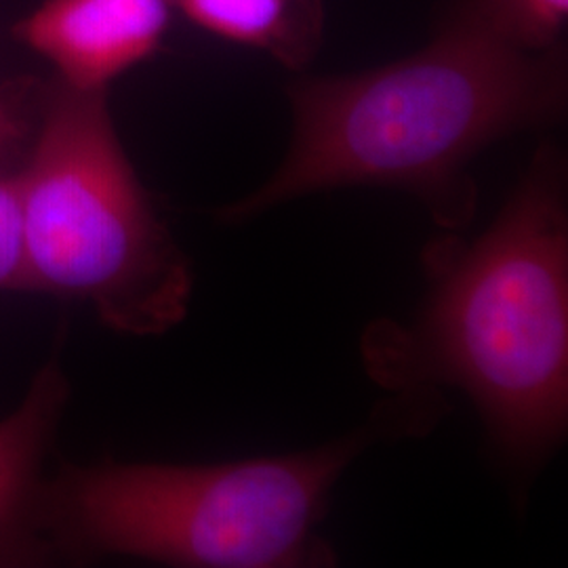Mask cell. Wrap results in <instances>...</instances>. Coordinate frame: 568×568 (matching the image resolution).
<instances>
[{"instance_id": "obj_9", "label": "cell", "mask_w": 568, "mask_h": 568, "mask_svg": "<svg viewBox=\"0 0 568 568\" xmlns=\"http://www.w3.org/2000/svg\"><path fill=\"white\" fill-rule=\"evenodd\" d=\"M23 225L16 178H0V288L23 286Z\"/></svg>"}, {"instance_id": "obj_3", "label": "cell", "mask_w": 568, "mask_h": 568, "mask_svg": "<svg viewBox=\"0 0 568 568\" xmlns=\"http://www.w3.org/2000/svg\"><path fill=\"white\" fill-rule=\"evenodd\" d=\"M447 408L434 389L394 392L363 426L302 453L74 467L61 480V525L84 551L171 567H333L316 528L345 469L379 440L426 436Z\"/></svg>"}, {"instance_id": "obj_5", "label": "cell", "mask_w": 568, "mask_h": 568, "mask_svg": "<svg viewBox=\"0 0 568 568\" xmlns=\"http://www.w3.org/2000/svg\"><path fill=\"white\" fill-rule=\"evenodd\" d=\"M173 9V0H44L16 37L51 61L65 87L105 91L161 49Z\"/></svg>"}, {"instance_id": "obj_7", "label": "cell", "mask_w": 568, "mask_h": 568, "mask_svg": "<svg viewBox=\"0 0 568 568\" xmlns=\"http://www.w3.org/2000/svg\"><path fill=\"white\" fill-rule=\"evenodd\" d=\"M63 400V375L49 365L37 375L20 406L0 419V532L18 518L34 488Z\"/></svg>"}, {"instance_id": "obj_6", "label": "cell", "mask_w": 568, "mask_h": 568, "mask_svg": "<svg viewBox=\"0 0 568 568\" xmlns=\"http://www.w3.org/2000/svg\"><path fill=\"white\" fill-rule=\"evenodd\" d=\"M206 32L262 51L288 70H304L325 41L323 0H173Z\"/></svg>"}, {"instance_id": "obj_8", "label": "cell", "mask_w": 568, "mask_h": 568, "mask_svg": "<svg viewBox=\"0 0 568 568\" xmlns=\"http://www.w3.org/2000/svg\"><path fill=\"white\" fill-rule=\"evenodd\" d=\"M504 39L525 49L544 51L560 44L568 0H464Z\"/></svg>"}, {"instance_id": "obj_1", "label": "cell", "mask_w": 568, "mask_h": 568, "mask_svg": "<svg viewBox=\"0 0 568 568\" xmlns=\"http://www.w3.org/2000/svg\"><path fill=\"white\" fill-rule=\"evenodd\" d=\"M291 145L267 182L220 209L244 224L316 192L396 187L447 232L478 209L469 166L523 131L546 129L567 110L565 47L525 49L457 0L424 49L354 74L291 82Z\"/></svg>"}, {"instance_id": "obj_2", "label": "cell", "mask_w": 568, "mask_h": 568, "mask_svg": "<svg viewBox=\"0 0 568 568\" xmlns=\"http://www.w3.org/2000/svg\"><path fill=\"white\" fill-rule=\"evenodd\" d=\"M426 302L361 337L368 377L389 392L457 387L509 466H541L568 427L567 161L541 143L497 220L424 248Z\"/></svg>"}, {"instance_id": "obj_10", "label": "cell", "mask_w": 568, "mask_h": 568, "mask_svg": "<svg viewBox=\"0 0 568 568\" xmlns=\"http://www.w3.org/2000/svg\"><path fill=\"white\" fill-rule=\"evenodd\" d=\"M13 135H16V122L9 116L4 103L0 100V152L7 143L13 140Z\"/></svg>"}, {"instance_id": "obj_4", "label": "cell", "mask_w": 568, "mask_h": 568, "mask_svg": "<svg viewBox=\"0 0 568 568\" xmlns=\"http://www.w3.org/2000/svg\"><path fill=\"white\" fill-rule=\"evenodd\" d=\"M16 180L23 286L84 302L126 335L182 323L194 274L122 148L105 91L63 84Z\"/></svg>"}]
</instances>
